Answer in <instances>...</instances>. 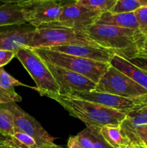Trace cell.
<instances>
[{"label": "cell", "instance_id": "6da1fadb", "mask_svg": "<svg viewBox=\"0 0 147 148\" xmlns=\"http://www.w3.org/2000/svg\"><path fill=\"white\" fill-rule=\"evenodd\" d=\"M84 33L97 46L130 61L136 59L140 46L145 38V36L136 29L96 23L86 27Z\"/></svg>", "mask_w": 147, "mask_h": 148}, {"label": "cell", "instance_id": "7a4b0ae2", "mask_svg": "<svg viewBox=\"0 0 147 148\" xmlns=\"http://www.w3.org/2000/svg\"><path fill=\"white\" fill-rule=\"evenodd\" d=\"M59 103L71 116L79 119L86 127L120 124L126 114L97 103L88 101L70 95H54L50 97Z\"/></svg>", "mask_w": 147, "mask_h": 148}, {"label": "cell", "instance_id": "3957f363", "mask_svg": "<svg viewBox=\"0 0 147 148\" xmlns=\"http://www.w3.org/2000/svg\"><path fill=\"white\" fill-rule=\"evenodd\" d=\"M33 49L46 63L80 74L96 84L110 66V64L71 56L46 48Z\"/></svg>", "mask_w": 147, "mask_h": 148}, {"label": "cell", "instance_id": "277c9868", "mask_svg": "<svg viewBox=\"0 0 147 148\" xmlns=\"http://www.w3.org/2000/svg\"><path fill=\"white\" fill-rule=\"evenodd\" d=\"M69 44L97 46L83 31L50 23L36 27L27 47L39 49Z\"/></svg>", "mask_w": 147, "mask_h": 148}, {"label": "cell", "instance_id": "5b68a950", "mask_svg": "<svg viewBox=\"0 0 147 148\" xmlns=\"http://www.w3.org/2000/svg\"><path fill=\"white\" fill-rule=\"evenodd\" d=\"M15 57L21 62L35 82V90L50 98L59 95V88L44 61L31 48L23 46L15 52Z\"/></svg>", "mask_w": 147, "mask_h": 148}, {"label": "cell", "instance_id": "8992f818", "mask_svg": "<svg viewBox=\"0 0 147 148\" xmlns=\"http://www.w3.org/2000/svg\"><path fill=\"white\" fill-rule=\"evenodd\" d=\"M95 91L112 94L124 98H137L147 95V90L110 64Z\"/></svg>", "mask_w": 147, "mask_h": 148}, {"label": "cell", "instance_id": "52a82bcc", "mask_svg": "<svg viewBox=\"0 0 147 148\" xmlns=\"http://www.w3.org/2000/svg\"><path fill=\"white\" fill-rule=\"evenodd\" d=\"M69 0H33L21 3L27 23L37 27L56 23Z\"/></svg>", "mask_w": 147, "mask_h": 148}, {"label": "cell", "instance_id": "ba28073f", "mask_svg": "<svg viewBox=\"0 0 147 148\" xmlns=\"http://www.w3.org/2000/svg\"><path fill=\"white\" fill-rule=\"evenodd\" d=\"M1 106L12 116L14 132H22L30 136L35 140L38 147L54 144V138L34 117L22 109L16 103Z\"/></svg>", "mask_w": 147, "mask_h": 148}, {"label": "cell", "instance_id": "9c48e42d", "mask_svg": "<svg viewBox=\"0 0 147 148\" xmlns=\"http://www.w3.org/2000/svg\"><path fill=\"white\" fill-rule=\"evenodd\" d=\"M67 95L97 103L104 106L123 113L126 115L138 111L147 106V95L137 98H124L112 94L93 90L89 92H74Z\"/></svg>", "mask_w": 147, "mask_h": 148}, {"label": "cell", "instance_id": "30bf717a", "mask_svg": "<svg viewBox=\"0 0 147 148\" xmlns=\"http://www.w3.org/2000/svg\"><path fill=\"white\" fill-rule=\"evenodd\" d=\"M59 88V95H67L74 92L95 90L96 83L74 72L46 63Z\"/></svg>", "mask_w": 147, "mask_h": 148}, {"label": "cell", "instance_id": "8fae6325", "mask_svg": "<svg viewBox=\"0 0 147 148\" xmlns=\"http://www.w3.org/2000/svg\"><path fill=\"white\" fill-rule=\"evenodd\" d=\"M100 14L77 4L74 0H69L65 4L58 21L54 23L84 32L86 27L96 23Z\"/></svg>", "mask_w": 147, "mask_h": 148}, {"label": "cell", "instance_id": "7c38bea8", "mask_svg": "<svg viewBox=\"0 0 147 148\" xmlns=\"http://www.w3.org/2000/svg\"><path fill=\"white\" fill-rule=\"evenodd\" d=\"M36 27L29 23L0 27V50L16 52L28 46Z\"/></svg>", "mask_w": 147, "mask_h": 148}, {"label": "cell", "instance_id": "4fadbf2b", "mask_svg": "<svg viewBox=\"0 0 147 148\" xmlns=\"http://www.w3.org/2000/svg\"><path fill=\"white\" fill-rule=\"evenodd\" d=\"M46 49L66 53V54L71 55V56L107 64H110L111 59L115 55L114 53L108 49L99 46H92V45L69 44L53 46Z\"/></svg>", "mask_w": 147, "mask_h": 148}, {"label": "cell", "instance_id": "5bb4252c", "mask_svg": "<svg viewBox=\"0 0 147 148\" xmlns=\"http://www.w3.org/2000/svg\"><path fill=\"white\" fill-rule=\"evenodd\" d=\"M147 125V109L146 107L126 115L120 127L133 145H141V134Z\"/></svg>", "mask_w": 147, "mask_h": 148}, {"label": "cell", "instance_id": "9a60e30c", "mask_svg": "<svg viewBox=\"0 0 147 148\" xmlns=\"http://www.w3.org/2000/svg\"><path fill=\"white\" fill-rule=\"evenodd\" d=\"M110 64L147 90V66H138L131 61L115 54Z\"/></svg>", "mask_w": 147, "mask_h": 148}, {"label": "cell", "instance_id": "2e32d148", "mask_svg": "<svg viewBox=\"0 0 147 148\" xmlns=\"http://www.w3.org/2000/svg\"><path fill=\"white\" fill-rule=\"evenodd\" d=\"M95 23L99 25L114 26V27L138 30V23L134 12L122 13L106 12L101 13Z\"/></svg>", "mask_w": 147, "mask_h": 148}, {"label": "cell", "instance_id": "e0dca14e", "mask_svg": "<svg viewBox=\"0 0 147 148\" xmlns=\"http://www.w3.org/2000/svg\"><path fill=\"white\" fill-rule=\"evenodd\" d=\"M27 23L20 4L4 3L0 5V27Z\"/></svg>", "mask_w": 147, "mask_h": 148}, {"label": "cell", "instance_id": "ac0fdd59", "mask_svg": "<svg viewBox=\"0 0 147 148\" xmlns=\"http://www.w3.org/2000/svg\"><path fill=\"white\" fill-rule=\"evenodd\" d=\"M99 131L107 142L114 148H128L133 145L119 125L99 127Z\"/></svg>", "mask_w": 147, "mask_h": 148}, {"label": "cell", "instance_id": "d6986e66", "mask_svg": "<svg viewBox=\"0 0 147 148\" xmlns=\"http://www.w3.org/2000/svg\"><path fill=\"white\" fill-rule=\"evenodd\" d=\"M4 145L14 148H37L35 140L27 134L22 132H14L12 135L7 137Z\"/></svg>", "mask_w": 147, "mask_h": 148}, {"label": "cell", "instance_id": "ffe728a7", "mask_svg": "<svg viewBox=\"0 0 147 148\" xmlns=\"http://www.w3.org/2000/svg\"><path fill=\"white\" fill-rule=\"evenodd\" d=\"M77 4L99 13L110 12L117 0H74Z\"/></svg>", "mask_w": 147, "mask_h": 148}, {"label": "cell", "instance_id": "44dd1931", "mask_svg": "<svg viewBox=\"0 0 147 148\" xmlns=\"http://www.w3.org/2000/svg\"><path fill=\"white\" fill-rule=\"evenodd\" d=\"M67 148H94L93 143L87 127L76 135L69 137Z\"/></svg>", "mask_w": 147, "mask_h": 148}, {"label": "cell", "instance_id": "7402d4cb", "mask_svg": "<svg viewBox=\"0 0 147 148\" xmlns=\"http://www.w3.org/2000/svg\"><path fill=\"white\" fill-rule=\"evenodd\" d=\"M0 133L6 137L14 133L12 116L1 105H0Z\"/></svg>", "mask_w": 147, "mask_h": 148}, {"label": "cell", "instance_id": "603a6c76", "mask_svg": "<svg viewBox=\"0 0 147 148\" xmlns=\"http://www.w3.org/2000/svg\"><path fill=\"white\" fill-rule=\"evenodd\" d=\"M0 86L7 90L14 92V88L17 86H24L27 88H33L35 90V87H30L28 85L20 82L12 75H10L8 72H6L3 67L0 68Z\"/></svg>", "mask_w": 147, "mask_h": 148}, {"label": "cell", "instance_id": "cb8c5ba5", "mask_svg": "<svg viewBox=\"0 0 147 148\" xmlns=\"http://www.w3.org/2000/svg\"><path fill=\"white\" fill-rule=\"evenodd\" d=\"M141 7L142 6L135 0H117L110 12L114 13L132 12Z\"/></svg>", "mask_w": 147, "mask_h": 148}, {"label": "cell", "instance_id": "d4e9b609", "mask_svg": "<svg viewBox=\"0 0 147 148\" xmlns=\"http://www.w3.org/2000/svg\"><path fill=\"white\" fill-rule=\"evenodd\" d=\"M87 127L93 143L94 148H114L107 142L99 131V127L89 126Z\"/></svg>", "mask_w": 147, "mask_h": 148}, {"label": "cell", "instance_id": "484cf974", "mask_svg": "<svg viewBox=\"0 0 147 148\" xmlns=\"http://www.w3.org/2000/svg\"><path fill=\"white\" fill-rule=\"evenodd\" d=\"M138 23V30L144 36H147V6H143L135 12Z\"/></svg>", "mask_w": 147, "mask_h": 148}, {"label": "cell", "instance_id": "4316f807", "mask_svg": "<svg viewBox=\"0 0 147 148\" xmlns=\"http://www.w3.org/2000/svg\"><path fill=\"white\" fill-rule=\"evenodd\" d=\"M22 98L14 91L7 90L0 86V105L10 103L21 102Z\"/></svg>", "mask_w": 147, "mask_h": 148}, {"label": "cell", "instance_id": "83f0119b", "mask_svg": "<svg viewBox=\"0 0 147 148\" xmlns=\"http://www.w3.org/2000/svg\"><path fill=\"white\" fill-rule=\"evenodd\" d=\"M14 57H15V52L0 50V68L7 65Z\"/></svg>", "mask_w": 147, "mask_h": 148}, {"label": "cell", "instance_id": "f1b7e54d", "mask_svg": "<svg viewBox=\"0 0 147 148\" xmlns=\"http://www.w3.org/2000/svg\"><path fill=\"white\" fill-rule=\"evenodd\" d=\"M136 59L147 60V36H145L138 50Z\"/></svg>", "mask_w": 147, "mask_h": 148}, {"label": "cell", "instance_id": "f546056e", "mask_svg": "<svg viewBox=\"0 0 147 148\" xmlns=\"http://www.w3.org/2000/svg\"><path fill=\"white\" fill-rule=\"evenodd\" d=\"M141 144L143 146L147 148V125L144 128L141 135Z\"/></svg>", "mask_w": 147, "mask_h": 148}, {"label": "cell", "instance_id": "4dcf8cb0", "mask_svg": "<svg viewBox=\"0 0 147 148\" xmlns=\"http://www.w3.org/2000/svg\"><path fill=\"white\" fill-rule=\"evenodd\" d=\"M33 1V0H3L4 3H13V4H21L26 1Z\"/></svg>", "mask_w": 147, "mask_h": 148}, {"label": "cell", "instance_id": "1f68e13d", "mask_svg": "<svg viewBox=\"0 0 147 148\" xmlns=\"http://www.w3.org/2000/svg\"><path fill=\"white\" fill-rule=\"evenodd\" d=\"M37 148H64V147H61V146L56 145L53 144V145H49L41 146V147H38Z\"/></svg>", "mask_w": 147, "mask_h": 148}, {"label": "cell", "instance_id": "d6a6232c", "mask_svg": "<svg viewBox=\"0 0 147 148\" xmlns=\"http://www.w3.org/2000/svg\"><path fill=\"white\" fill-rule=\"evenodd\" d=\"M6 140H7V137L0 133V145L4 144L6 142Z\"/></svg>", "mask_w": 147, "mask_h": 148}, {"label": "cell", "instance_id": "836d02e7", "mask_svg": "<svg viewBox=\"0 0 147 148\" xmlns=\"http://www.w3.org/2000/svg\"><path fill=\"white\" fill-rule=\"evenodd\" d=\"M138 1L141 6H147V0H135Z\"/></svg>", "mask_w": 147, "mask_h": 148}, {"label": "cell", "instance_id": "e575fe53", "mask_svg": "<svg viewBox=\"0 0 147 148\" xmlns=\"http://www.w3.org/2000/svg\"><path fill=\"white\" fill-rule=\"evenodd\" d=\"M128 148H146V147L142 145H131Z\"/></svg>", "mask_w": 147, "mask_h": 148}, {"label": "cell", "instance_id": "d590c367", "mask_svg": "<svg viewBox=\"0 0 147 148\" xmlns=\"http://www.w3.org/2000/svg\"><path fill=\"white\" fill-rule=\"evenodd\" d=\"M0 148H14V147H10V146L7 145L2 144V145H0Z\"/></svg>", "mask_w": 147, "mask_h": 148}, {"label": "cell", "instance_id": "8d00e7d4", "mask_svg": "<svg viewBox=\"0 0 147 148\" xmlns=\"http://www.w3.org/2000/svg\"><path fill=\"white\" fill-rule=\"evenodd\" d=\"M2 4H4V2H3V0H0V5Z\"/></svg>", "mask_w": 147, "mask_h": 148}, {"label": "cell", "instance_id": "74e56055", "mask_svg": "<svg viewBox=\"0 0 147 148\" xmlns=\"http://www.w3.org/2000/svg\"><path fill=\"white\" fill-rule=\"evenodd\" d=\"M146 109H147V106H146Z\"/></svg>", "mask_w": 147, "mask_h": 148}, {"label": "cell", "instance_id": "f35d334b", "mask_svg": "<svg viewBox=\"0 0 147 148\" xmlns=\"http://www.w3.org/2000/svg\"></svg>", "mask_w": 147, "mask_h": 148}]
</instances>
